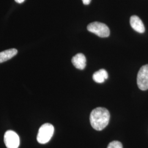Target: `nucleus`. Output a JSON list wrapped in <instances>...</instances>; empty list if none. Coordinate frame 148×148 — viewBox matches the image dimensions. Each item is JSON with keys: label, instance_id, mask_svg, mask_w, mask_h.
I'll list each match as a JSON object with an SVG mask.
<instances>
[{"label": "nucleus", "instance_id": "2", "mask_svg": "<svg viewBox=\"0 0 148 148\" xmlns=\"http://www.w3.org/2000/svg\"><path fill=\"white\" fill-rule=\"evenodd\" d=\"M54 128L51 123H46L40 128L37 136V142L40 144L48 143L53 136Z\"/></svg>", "mask_w": 148, "mask_h": 148}, {"label": "nucleus", "instance_id": "11", "mask_svg": "<svg viewBox=\"0 0 148 148\" xmlns=\"http://www.w3.org/2000/svg\"><path fill=\"white\" fill-rule=\"evenodd\" d=\"M83 2V3L85 5H89L91 1V0H82Z\"/></svg>", "mask_w": 148, "mask_h": 148}, {"label": "nucleus", "instance_id": "5", "mask_svg": "<svg viewBox=\"0 0 148 148\" xmlns=\"http://www.w3.org/2000/svg\"><path fill=\"white\" fill-rule=\"evenodd\" d=\"M4 142L7 148H18L20 144V139L16 133L9 130L5 134Z\"/></svg>", "mask_w": 148, "mask_h": 148}, {"label": "nucleus", "instance_id": "7", "mask_svg": "<svg viewBox=\"0 0 148 148\" xmlns=\"http://www.w3.org/2000/svg\"><path fill=\"white\" fill-rule=\"evenodd\" d=\"M130 24L133 29L139 33H143L145 32V27L143 22L138 16H132L131 17Z\"/></svg>", "mask_w": 148, "mask_h": 148}, {"label": "nucleus", "instance_id": "6", "mask_svg": "<svg viewBox=\"0 0 148 148\" xmlns=\"http://www.w3.org/2000/svg\"><path fill=\"white\" fill-rule=\"evenodd\" d=\"M72 63L74 66L79 70L85 69L86 65V58L82 53H78L73 57L71 59Z\"/></svg>", "mask_w": 148, "mask_h": 148}, {"label": "nucleus", "instance_id": "8", "mask_svg": "<svg viewBox=\"0 0 148 148\" xmlns=\"http://www.w3.org/2000/svg\"><path fill=\"white\" fill-rule=\"evenodd\" d=\"M18 53V51L15 48L7 49L0 52V63L6 62L14 57Z\"/></svg>", "mask_w": 148, "mask_h": 148}, {"label": "nucleus", "instance_id": "3", "mask_svg": "<svg viewBox=\"0 0 148 148\" xmlns=\"http://www.w3.org/2000/svg\"><path fill=\"white\" fill-rule=\"evenodd\" d=\"M87 30L101 37H108L110 35V30L108 26L100 22H93L87 26Z\"/></svg>", "mask_w": 148, "mask_h": 148}, {"label": "nucleus", "instance_id": "12", "mask_svg": "<svg viewBox=\"0 0 148 148\" xmlns=\"http://www.w3.org/2000/svg\"><path fill=\"white\" fill-rule=\"evenodd\" d=\"M24 1H25V0H15V1H16V2H17V3H23V2H24Z\"/></svg>", "mask_w": 148, "mask_h": 148}, {"label": "nucleus", "instance_id": "10", "mask_svg": "<svg viewBox=\"0 0 148 148\" xmlns=\"http://www.w3.org/2000/svg\"><path fill=\"white\" fill-rule=\"evenodd\" d=\"M107 148H123V146L120 142L113 141L109 144Z\"/></svg>", "mask_w": 148, "mask_h": 148}, {"label": "nucleus", "instance_id": "4", "mask_svg": "<svg viewBox=\"0 0 148 148\" xmlns=\"http://www.w3.org/2000/svg\"><path fill=\"white\" fill-rule=\"evenodd\" d=\"M137 85L140 90H148V64L143 65L139 70L137 75Z\"/></svg>", "mask_w": 148, "mask_h": 148}, {"label": "nucleus", "instance_id": "1", "mask_svg": "<svg viewBox=\"0 0 148 148\" xmlns=\"http://www.w3.org/2000/svg\"><path fill=\"white\" fill-rule=\"evenodd\" d=\"M110 113L104 108H97L90 115V122L92 127L97 131H101L109 124Z\"/></svg>", "mask_w": 148, "mask_h": 148}, {"label": "nucleus", "instance_id": "9", "mask_svg": "<svg viewBox=\"0 0 148 148\" xmlns=\"http://www.w3.org/2000/svg\"><path fill=\"white\" fill-rule=\"evenodd\" d=\"M108 78V74L105 69H101L96 71L93 75V79L97 83H103Z\"/></svg>", "mask_w": 148, "mask_h": 148}]
</instances>
